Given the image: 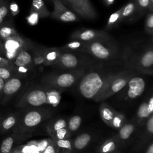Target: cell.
<instances>
[{
    "instance_id": "obj_32",
    "label": "cell",
    "mask_w": 153,
    "mask_h": 153,
    "mask_svg": "<svg viewBox=\"0 0 153 153\" xmlns=\"http://www.w3.org/2000/svg\"><path fill=\"white\" fill-rule=\"evenodd\" d=\"M116 148V143L114 140H109L106 141L101 147L100 152L102 153H109L114 151Z\"/></svg>"
},
{
    "instance_id": "obj_48",
    "label": "cell",
    "mask_w": 153,
    "mask_h": 153,
    "mask_svg": "<svg viewBox=\"0 0 153 153\" xmlns=\"http://www.w3.org/2000/svg\"><path fill=\"white\" fill-rule=\"evenodd\" d=\"M114 1H115V0H105L106 4L107 5H111L112 4L114 3Z\"/></svg>"
},
{
    "instance_id": "obj_9",
    "label": "cell",
    "mask_w": 153,
    "mask_h": 153,
    "mask_svg": "<svg viewBox=\"0 0 153 153\" xmlns=\"http://www.w3.org/2000/svg\"><path fill=\"white\" fill-rule=\"evenodd\" d=\"M22 81L17 77L13 76L5 81L2 91L0 95V103H6L11 97L16 94L22 87Z\"/></svg>"
},
{
    "instance_id": "obj_24",
    "label": "cell",
    "mask_w": 153,
    "mask_h": 153,
    "mask_svg": "<svg viewBox=\"0 0 153 153\" xmlns=\"http://www.w3.org/2000/svg\"><path fill=\"white\" fill-rule=\"evenodd\" d=\"M86 42L78 41V40H72V41L67 43L64 47L63 49L67 50H81L84 51Z\"/></svg>"
},
{
    "instance_id": "obj_20",
    "label": "cell",
    "mask_w": 153,
    "mask_h": 153,
    "mask_svg": "<svg viewBox=\"0 0 153 153\" xmlns=\"http://www.w3.org/2000/svg\"><path fill=\"white\" fill-rule=\"evenodd\" d=\"M91 136L88 133H82L79 135L74 140V147L77 149H82L85 148L90 142Z\"/></svg>"
},
{
    "instance_id": "obj_35",
    "label": "cell",
    "mask_w": 153,
    "mask_h": 153,
    "mask_svg": "<svg viewBox=\"0 0 153 153\" xmlns=\"http://www.w3.org/2000/svg\"><path fill=\"white\" fill-rule=\"evenodd\" d=\"M57 145L59 147L66 149H71V143L68 139H58L57 140Z\"/></svg>"
},
{
    "instance_id": "obj_39",
    "label": "cell",
    "mask_w": 153,
    "mask_h": 153,
    "mask_svg": "<svg viewBox=\"0 0 153 153\" xmlns=\"http://www.w3.org/2000/svg\"><path fill=\"white\" fill-rule=\"evenodd\" d=\"M49 142H48V140H47V139H45V140H43L41 142H39L37 145V147H38V151L41 152H42L45 149V148L48 146V145L49 144Z\"/></svg>"
},
{
    "instance_id": "obj_13",
    "label": "cell",
    "mask_w": 153,
    "mask_h": 153,
    "mask_svg": "<svg viewBox=\"0 0 153 153\" xmlns=\"http://www.w3.org/2000/svg\"><path fill=\"white\" fill-rule=\"evenodd\" d=\"M19 117L16 114H11L2 118L0 124V133H5L13 129L17 124Z\"/></svg>"
},
{
    "instance_id": "obj_29",
    "label": "cell",
    "mask_w": 153,
    "mask_h": 153,
    "mask_svg": "<svg viewBox=\"0 0 153 153\" xmlns=\"http://www.w3.org/2000/svg\"><path fill=\"white\" fill-rule=\"evenodd\" d=\"M9 13V8L8 4L5 1H0V25L4 23L5 18Z\"/></svg>"
},
{
    "instance_id": "obj_44",
    "label": "cell",
    "mask_w": 153,
    "mask_h": 153,
    "mask_svg": "<svg viewBox=\"0 0 153 153\" xmlns=\"http://www.w3.org/2000/svg\"><path fill=\"white\" fill-rule=\"evenodd\" d=\"M0 56L4 57V48L3 45V41L0 38Z\"/></svg>"
},
{
    "instance_id": "obj_25",
    "label": "cell",
    "mask_w": 153,
    "mask_h": 153,
    "mask_svg": "<svg viewBox=\"0 0 153 153\" xmlns=\"http://www.w3.org/2000/svg\"><path fill=\"white\" fill-rule=\"evenodd\" d=\"M134 130V126L131 124H124L120 130L119 135L122 139H128Z\"/></svg>"
},
{
    "instance_id": "obj_51",
    "label": "cell",
    "mask_w": 153,
    "mask_h": 153,
    "mask_svg": "<svg viewBox=\"0 0 153 153\" xmlns=\"http://www.w3.org/2000/svg\"><path fill=\"white\" fill-rule=\"evenodd\" d=\"M11 153H16V152H11Z\"/></svg>"
},
{
    "instance_id": "obj_19",
    "label": "cell",
    "mask_w": 153,
    "mask_h": 153,
    "mask_svg": "<svg viewBox=\"0 0 153 153\" xmlns=\"http://www.w3.org/2000/svg\"><path fill=\"white\" fill-rule=\"evenodd\" d=\"M123 8V7L119 9L118 11L112 13L109 16L105 27L106 29H112L121 21V13Z\"/></svg>"
},
{
    "instance_id": "obj_40",
    "label": "cell",
    "mask_w": 153,
    "mask_h": 153,
    "mask_svg": "<svg viewBox=\"0 0 153 153\" xmlns=\"http://www.w3.org/2000/svg\"><path fill=\"white\" fill-rule=\"evenodd\" d=\"M13 63L11 61L8 60L4 56H0V67L2 66H12Z\"/></svg>"
},
{
    "instance_id": "obj_30",
    "label": "cell",
    "mask_w": 153,
    "mask_h": 153,
    "mask_svg": "<svg viewBox=\"0 0 153 153\" xmlns=\"http://www.w3.org/2000/svg\"><path fill=\"white\" fill-rule=\"evenodd\" d=\"M151 114L149 113L148 108V103L143 102L139 107L137 111V116L140 119H144L149 117Z\"/></svg>"
},
{
    "instance_id": "obj_31",
    "label": "cell",
    "mask_w": 153,
    "mask_h": 153,
    "mask_svg": "<svg viewBox=\"0 0 153 153\" xmlns=\"http://www.w3.org/2000/svg\"><path fill=\"white\" fill-rule=\"evenodd\" d=\"M145 29L147 33L152 35L153 33V14L152 11H149L148 14L145 21Z\"/></svg>"
},
{
    "instance_id": "obj_3",
    "label": "cell",
    "mask_w": 153,
    "mask_h": 153,
    "mask_svg": "<svg viewBox=\"0 0 153 153\" xmlns=\"http://www.w3.org/2000/svg\"><path fill=\"white\" fill-rule=\"evenodd\" d=\"M111 38L94 40L86 42L84 51L88 52L95 57L106 60L111 58L115 52V47L108 42Z\"/></svg>"
},
{
    "instance_id": "obj_43",
    "label": "cell",
    "mask_w": 153,
    "mask_h": 153,
    "mask_svg": "<svg viewBox=\"0 0 153 153\" xmlns=\"http://www.w3.org/2000/svg\"><path fill=\"white\" fill-rule=\"evenodd\" d=\"M148 108L149 113L151 115L153 112V97H151L148 102Z\"/></svg>"
},
{
    "instance_id": "obj_26",
    "label": "cell",
    "mask_w": 153,
    "mask_h": 153,
    "mask_svg": "<svg viewBox=\"0 0 153 153\" xmlns=\"http://www.w3.org/2000/svg\"><path fill=\"white\" fill-rule=\"evenodd\" d=\"M13 65L9 66L0 67V78L4 81H6L13 76V70L14 69Z\"/></svg>"
},
{
    "instance_id": "obj_1",
    "label": "cell",
    "mask_w": 153,
    "mask_h": 153,
    "mask_svg": "<svg viewBox=\"0 0 153 153\" xmlns=\"http://www.w3.org/2000/svg\"><path fill=\"white\" fill-rule=\"evenodd\" d=\"M104 85L102 76L97 72H91L82 78L79 84V90L84 97L93 99L100 93Z\"/></svg>"
},
{
    "instance_id": "obj_47",
    "label": "cell",
    "mask_w": 153,
    "mask_h": 153,
    "mask_svg": "<svg viewBox=\"0 0 153 153\" xmlns=\"http://www.w3.org/2000/svg\"><path fill=\"white\" fill-rule=\"evenodd\" d=\"M149 2H150V5L149 7V11H152L153 10V0H149Z\"/></svg>"
},
{
    "instance_id": "obj_22",
    "label": "cell",
    "mask_w": 153,
    "mask_h": 153,
    "mask_svg": "<svg viewBox=\"0 0 153 153\" xmlns=\"http://www.w3.org/2000/svg\"><path fill=\"white\" fill-rule=\"evenodd\" d=\"M127 83V79L125 77H119L115 79L110 87V93H115L120 91Z\"/></svg>"
},
{
    "instance_id": "obj_7",
    "label": "cell",
    "mask_w": 153,
    "mask_h": 153,
    "mask_svg": "<svg viewBox=\"0 0 153 153\" xmlns=\"http://www.w3.org/2000/svg\"><path fill=\"white\" fill-rule=\"evenodd\" d=\"M110 38L111 36L109 35L108 33L104 30L88 29L75 30L70 36L71 40H78L85 42L108 39Z\"/></svg>"
},
{
    "instance_id": "obj_10",
    "label": "cell",
    "mask_w": 153,
    "mask_h": 153,
    "mask_svg": "<svg viewBox=\"0 0 153 153\" xmlns=\"http://www.w3.org/2000/svg\"><path fill=\"white\" fill-rule=\"evenodd\" d=\"M145 88V82L144 79L139 76H134L128 81L127 96L130 99H136L143 93Z\"/></svg>"
},
{
    "instance_id": "obj_15",
    "label": "cell",
    "mask_w": 153,
    "mask_h": 153,
    "mask_svg": "<svg viewBox=\"0 0 153 153\" xmlns=\"http://www.w3.org/2000/svg\"><path fill=\"white\" fill-rule=\"evenodd\" d=\"M30 11L37 13L40 18H44L50 16V12L43 0H32Z\"/></svg>"
},
{
    "instance_id": "obj_6",
    "label": "cell",
    "mask_w": 153,
    "mask_h": 153,
    "mask_svg": "<svg viewBox=\"0 0 153 153\" xmlns=\"http://www.w3.org/2000/svg\"><path fill=\"white\" fill-rule=\"evenodd\" d=\"M54 9L50 16L51 18L64 22H72L78 20L76 14L68 8L60 0H51Z\"/></svg>"
},
{
    "instance_id": "obj_2",
    "label": "cell",
    "mask_w": 153,
    "mask_h": 153,
    "mask_svg": "<svg viewBox=\"0 0 153 153\" xmlns=\"http://www.w3.org/2000/svg\"><path fill=\"white\" fill-rule=\"evenodd\" d=\"M63 4L75 14L88 20L97 17V12L90 0H60Z\"/></svg>"
},
{
    "instance_id": "obj_41",
    "label": "cell",
    "mask_w": 153,
    "mask_h": 153,
    "mask_svg": "<svg viewBox=\"0 0 153 153\" xmlns=\"http://www.w3.org/2000/svg\"><path fill=\"white\" fill-rule=\"evenodd\" d=\"M146 128L149 133L151 134L153 133V116L152 115L149 116V118L147 122Z\"/></svg>"
},
{
    "instance_id": "obj_23",
    "label": "cell",
    "mask_w": 153,
    "mask_h": 153,
    "mask_svg": "<svg viewBox=\"0 0 153 153\" xmlns=\"http://www.w3.org/2000/svg\"><path fill=\"white\" fill-rule=\"evenodd\" d=\"M140 64L144 68L151 67L153 64V51L151 48L146 51L142 56Z\"/></svg>"
},
{
    "instance_id": "obj_21",
    "label": "cell",
    "mask_w": 153,
    "mask_h": 153,
    "mask_svg": "<svg viewBox=\"0 0 153 153\" xmlns=\"http://www.w3.org/2000/svg\"><path fill=\"white\" fill-rule=\"evenodd\" d=\"M43 54L45 62L47 63H52L57 60H59L60 55V51L56 48L47 49L43 53Z\"/></svg>"
},
{
    "instance_id": "obj_28",
    "label": "cell",
    "mask_w": 153,
    "mask_h": 153,
    "mask_svg": "<svg viewBox=\"0 0 153 153\" xmlns=\"http://www.w3.org/2000/svg\"><path fill=\"white\" fill-rule=\"evenodd\" d=\"M82 122L81 117L79 115H74L72 117L68 123L69 129L71 131L77 130L81 126Z\"/></svg>"
},
{
    "instance_id": "obj_17",
    "label": "cell",
    "mask_w": 153,
    "mask_h": 153,
    "mask_svg": "<svg viewBox=\"0 0 153 153\" xmlns=\"http://www.w3.org/2000/svg\"><path fill=\"white\" fill-rule=\"evenodd\" d=\"M100 115L103 120L109 126H112V124L116 115L111 108L106 105L102 106L100 108Z\"/></svg>"
},
{
    "instance_id": "obj_18",
    "label": "cell",
    "mask_w": 153,
    "mask_h": 153,
    "mask_svg": "<svg viewBox=\"0 0 153 153\" xmlns=\"http://www.w3.org/2000/svg\"><path fill=\"white\" fill-rule=\"evenodd\" d=\"M18 33L16 29L10 24H4L0 25V38L4 41L9 37L17 35Z\"/></svg>"
},
{
    "instance_id": "obj_16",
    "label": "cell",
    "mask_w": 153,
    "mask_h": 153,
    "mask_svg": "<svg viewBox=\"0 0 153 153\" xmlns=\"http://www.w3.org/2000/svg\"><path fill=\"white\" fill-rule=\"evenodd\" d=\"M74 76L70 73H64L56 78V83L57 85L62 88H66L71 86L75 82Z\"/></svg>"
},
{
    "instance_id": "obj_34",
    "label": "cell",
    "mask_w": 153,
    "mask_h": 153,
    "mask_svg": "<svg viewBox=\"0 0 153 153\" xmlns=\"http://www.w3.org/2000/svg\"><path fill=\"white\" fill-rule=\"evenodd\" d=\"M39 18V16L37 13L35 11H30L29 15L26 17V20L29 25L33 26L38 23Z\"/></svg>"
},
{
    "instance_id": "obj_42",
    "label": "cell",
    "mask_w": 153,
    "mask_h": 153,
    "mask_svg": "<svg viewBox=\"0 0 153 153\" xmlns=\"http://www.w3.org/2000/svg\"><path fill=\"white\" fill-rule=\"evenodd\" d=\"M42 153H56V148L53 144L49 143Z\"/></svg>"
},
{
    "instance_id": "obj_11",
    "label": "cell",
    "mask_w": 153,
    "mask_h": 153,
    "mask_svg": "<svg viewBox=\"0 0 153 153\" xmlns=\"http://www.w3.org/2000/svg\"><path fill=\"white\" fill-rule=\"evenodd\" d=\"M22 137L23 134L21 133H14L5 138L0 145V153H11Z\"/></svg>"
},
{
    "instance_id": "obj_27",
    "label": "cell",
    "mask_w": 153,
    "mask_h": 153,
    "mask_svg": "<svg viewBox=\"0 0 153 153\" xmlns=\"http://www.w3.org/2000/svg\"><path fill=\"white\" fill-rule=\"evenodd\" d=\"M135 10L136 4L134 1H131L127 4L125 6H123V11L121 13V20L130 16L134 13Z\"/></svg>"
},
{
    "instance_id": "obj_5",
    "label": "cell",
    "mask_w": 153,
    "mask_h": 153,
    "mask_svg": "<svg viewBox=\"0 0 153 153\" xmlns=\"http://www.w3.org/2000/svg\"><path fill=\"white\" fill-rule=\"evenodd\" d=\"M42 120V115L38 111H30L27 112L22 118L21 121H18L14 127V133H22L25 132L29 128L38 126Z\"/></svg>"
},
{
    "instance_id": "obj_52",
    "label": "cell",
    "mask_w": 153,
    "mask_h": 153,
    "mask_svg": "<svg viewBox=\"0 0 153 153\" xmlns=\"http://www.w3.org/2000/svg\"><path fill=\"white\" fill-rule=\"evenodd\" d=\"M1 1V0H0V1Z\"/></svg>"
},
{
    "instance_id": "obj_14",
    "label": "cell",
    "mask_w": 153,
    "mask_h": 153,
    "mask_svg": "<svg viewBox=\"0 0 153 153\" xmlns=\"http://www.w3.org/2000/svg\"><path fill=\"white\" fill-rule=\"evenodd\" d=\"M59 60L63 66L68 68H74L78 64V59L77 57L70 53L60 54Z\"/></svg>"
},
{
    "instance_id": "obj_8",
    "label": "cell",
    "mask_w": 153,
    "mask_h": 153,
    "mask_svg": "<svg viewBox=\"0 0 153 153\" xmlns=\"http://www.w3.org/2000/svg\"><path fill=\"white\" fill-rule=\"evenodd\" d=\"M47 95L46 93L39 89L32 90L27 93L22 97L21 100L19 103V106L22 107L30 106H39L47 102Z\"/></svg>"
},
{
    "instance_id": "obj_37",
    "label": "cell",
    "mask_w": 153,
    "mask_h": 153,
    "mask_svg": "<svg viewBox=\"0 0 153 153\" xmlns=\"http://www.w3.org/2000/svg\"><path fill=\"white\" fill-rule=\"evenodd\" d=\"M55 132H56V137L58 139H65V137H66V135L67 134L68 130L66 128H65V127H64L56 130Z\"/></svg>"
},
{
    "instance_id": "obj_33",
    "label": "cell",
    "mask_w": 153,
    "mask_h": 153,
    "mask_svg": "<svg viewBox=\"0 0 153 153\" xmlns=\"http://www.w3.org/2000/svg\"><path fill=\"white\" fill-rule=\"evenodd\" d=\"M136 10H138L141 13H144L148 10L150 2L149 0H135Z\"/></svg>"
},
{
    "instance_id": "obj_50",
    "label": "cell",
    "mask_w": 153,
    "mask_h": 153,
    "mask_svg": "<svg viewBox=\"0 0 153 153\" xmlns=\"http://www.w3.org/2000/svg\"><path fill=\"white\" fill-rule=\"evenodd\" d=\"M32 153H42V152H41L39 151H36V152H32Z\"/></svg>"
},
{
    "instance_id": "obj_45",
    "label": "cell",
    "mask_w": 153,
    "mask_h": 153,
    "mask_svg": "<svg viewBox=\"0 0 153 153\" xmlns=\"http://www.w3.org/2000/svg\"><path fill=\"white\" fill-rule=\"evenodd\" d=\"M4 83H5V81L2 78H0V95H1V92L2 91V88H3Z\"/></svg>"
},
{
    "instance_id": "obj_12",
    "label": "cell",
    "mask_w": 153,
    "mask_h": 153,
    "mask_svg": "<svg viewBox=\"0 0 153 153\" xmlns=\"http://www.w3.org/2000/svg\"><path fill=\"white\" fill-rule=\"evenodd\" d=\"M33 62V57L27 48L22 50L12 61L13 65L15 68L27 67Z\"/></svg>"
},
{
    "instance_id": "obj_49",
    "label": "cell",
    "mask_w": 153,
    "mask_h": 153,
    "mask_svg": "<svg viewBox=\"0 0 153 153\" xmlns=\"http://www.w3.org/2000/svg\"><path fill=\"white\" fill-rule=\"evenodd\" d=\"M2 118V115H1V114H0V124H1V121Z\"/></svg>"
},
{
    "instance_id": "obj_36",
    "label": "cell",
    "mask_w": 153,
    "mask_h": 153,
    "mask_svg": "<svg viewBox=\"0 0 153 153\" xmlns=\"http://www.w3.org/2000/svg\"><path fill=\"white\" fill-rule=\"evenodd\" d=\"M66 123L65 120L63 119H59L57 121H56V123L53 124V130L56 131V130L66 127Z\"/></svg>"
},
{
    "instance_id": "obj_46",
    "label": "cell",
    "mask_w": 153,
    "mask_h": 153,
    "mask_svg": "<svg viewBox=\"0 0 153 153\" xmlns=\"http://www.w3.org/2000/svg\"><path fill=\"white\" fill-rule=\"evenodd\" d=\"M146 153H153V145L152 143H151L149 146L148 147L147 151H146Z\"/></svg>"
},
{
    "instance_id": "obj_4",
    "label": "cell",
    "mask_w": 153,
    "mask_h": 153,
    "mask_svg": "<svg viewBox=\"0 0 153 153\" xmlns=\"http://www.w3.org/2000/svg\"><path fill=\"white\" fill-rule=\"evenodd\" d=\"M4 48V57L13 61L23 49L27 48V42L19 34L2 41Z\"/></svg>"
},
{
    "instance_id": "obj_38",
    "label": "cell",
    "mask_w": 153,
    "mask_h": 153,
    "mask_svg": "<svg viewBox=\"0 0 153 153\" xmlns=\"http://www.w3.org/2000/svg\"><path fill=\"white\" fill-rule=\"evenodd\" d=\"M9 10L10 11L13 16L17 15L19 12V8L18 5L16 2L11 3L9 7Z\"/></svg>"
}]
</instances>
